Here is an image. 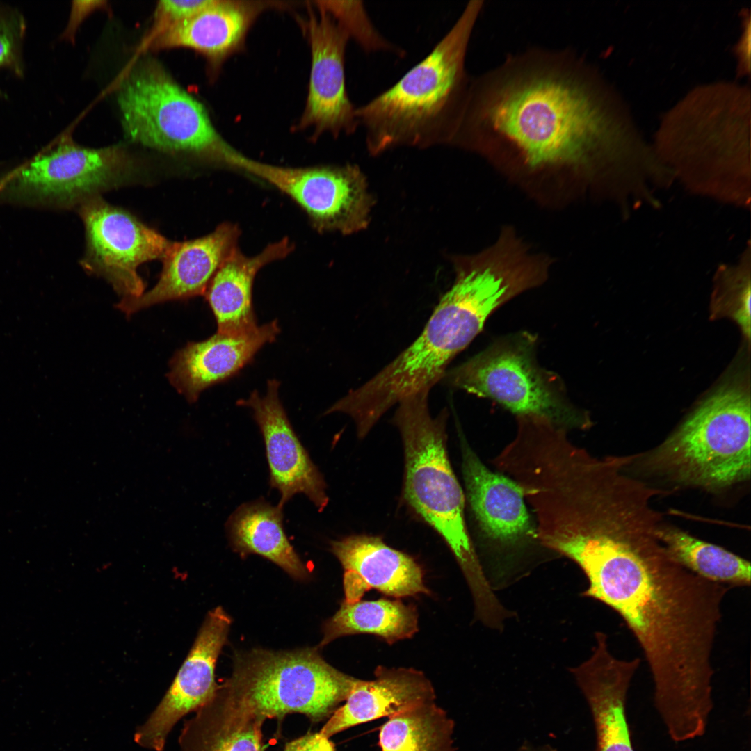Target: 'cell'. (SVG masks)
Returning a JSON list of instances; mask_svg holds the SVG:
<instances>
[{
	"mask_svg": "<svg viewBox=\"0 0 751 751\" xmlns=\"http://www.w3.org/2000/svg\"><path fill=\"white\" fill-rule=\"evenodd\" d=\"M79 213L86 241L83 268L105 278L123 298L141 296L145 286L138 267L163 259L171 242L97 195L83 201Z\"/></svg>",
	"mask_w": 751,
	"mask_h": 751,
	"instance_id": "12",
	"label": "cell"
},
{
	"mask_svg": "<svg viewBox=\"0 0 751 751\" xmlns=\"http://www.w3.org/2000/svg\"><path fill=\"white\" fill-rule=\"evenodd\" d=\"M265 720L224 685L186 720L178 742L181 751H264Z\"/></svg>",
	"mask_w": 751,
	"mask_h": 751,
	"instance_id": "24",
	"label": "cell"
},
{
	"mask_svg": "<svg viewBox=\"0 0 751 751\" xmlns=\"http://www.w3.org/2000/svg\"><path fill=\"white\" fill-rule=\"evenodd\" d=\"M572 560L588 581L582 595L617 613L638 643L663 724L681 727L706 719L713 707L712 652L732 588L675 561L655 530L595 543Z\"/></svg>",
	"mask_w": 751,
	"mask_h": 751,
	"instance_id": "2",
	"label": "cell"
},
{
	"mask_svg": "<svg viewBox=\"0 0 751 751\" xmlns=\"http://www.w3.org/2000/svg\"><path fill=\"white\" fill-rule=\"evenodd\" d=\"M280 382L269 380L267 391H257L237 404L250 407L263 436L270 471V485L280 494L278 506L298 493L306 495L322 512L328 503L326 483L299 440L280 401Z\"/></svg>",
	"mask_w": 751,
	"mask_h": 751,
	"instance_id": "15",
	"label": "cell"
},
{
	"mask_svg": "<svg viewBox=\"0 0 751 751\" xmlns=\"http://www.w3.org/2000/svg\"><path fill=\"white\" fill-rule=\"evenodd\" d=\"M611 95L572 52L529 49L471 78L449 145L502 149L533 168H606L627 190L642 176L645 148Z\"/></svg>",
	"mask_w": 751,
	"mask_h": 751,
	"instance_id": "1",
	"label": "cell"
},
{
	"mask_svg": "<svg viewBox=\"0 0 751 751\" xmlns=\"http://www.w3.org/2000/svg\"><path fill=\"white\" fill-rule=\"evenodd\" d=\"M240 170L286 195L320 232L351 234L366 229L374 199L366 179L356 165L286 167L246 156Z\"/></svg>",
	"mask_w": 751,
	"mask_h": 751,
	"instance_id": "11",
	"label": "cell"
},
{
	"mask_svg": "<svg viewBox=\"0 0 751 751\" xmlns=\"http://www.w3.org/2000/svg\"><path fill=\"white\" fill-rule=\"evenodd\" d=\"M483 1L467 3L430 53L393 86L357 106L369 152L449 145L471 77L466 57Z\"/></svg>",
	"mask_w": 751,
	"mask_h": 751,
	"instance_id": "4",
	"label": "cell"
},
{
	"mask_svg": "<svg viewBox=\"0 0 751 751\" xmlns=\"http://www.w3.org/2000/svg\"><path fill=\"white\" fill-rule=\"evenodd\" d=\"M0 94H1V91H0Z\"/></svg>",
	"mask_w": 751,
	"mask_h": 751,
	"instance_id": "35",
	"label": "cell"
},
{
	"mask_svg": "<svg viewBox=\"0 0 751 751\" xmlns=\"http://www.w3.org/2000/svg\"><path fill=\"white\" fill-rule=\"evenodd\" d=\"M357 680L327 663L316 647L239 653L224 684L264 720L298 713L318 722L345 702Z\"/></svg>",
	"mask_w": 751,
	"mask_h": 751,
	"instance_id": "9",
	"label": "cell"
},
{
	"mask_svg": "<svg viewBox=\"0 0 751 751\" xmlns=\"http://www.w3.org/2000/svg\"><path fill=\"white\" fill-rule=\"evenodd\" d=\"M506 302L502 284L490 273L476 268L458 272L419 337L372 378L337 401L330 412L349 415L363 438L393 405L430 391L451 361Z\"/></svg>",
	"mask_w": 751,
	"mask_h": 751,
	"instance_id": "3",
	"label": "cell"
},
{
	"mask_svg": "<svg viewBox=\"0 0 751 751\" xmlns=\"http://www.w3.org/2000/svg\"><path fill=\"white\" fill-rule=\"evenodd\" d=\"M240 235L238 225L227 222L200 238L171 242L156 284L138 298H122L116 307L129 316L156 304L204 295L220 266L239 248Z\"/></svg>",
	"mask_w": 751,
	"mask_h": 751,
	"instance_id": "17",
	"label": "cell"
},
{
	"mask_svg": "<svg viewBox=\"0 0 751 751\" xmlns=\"http://www.w3.org/2000/svg\"><path fill=\"white\" fill-rule=\"evenodd\" d=\"M537 336L521 331L502 337L464 363L447 370L446 383L492 399L518 416L549 419L567 430L590 427L589 415L574 405L561 378L540 366Z\"/></svg>",
	"mask_w": 751,
	"mask_h": 751,
	"instance_id": "8",
	"label": "cell"
},
{
	"mask_svg": "<svg viewBox=\"0 0 751 751\" xmlns=\"http://www.w3.org/2000/svg\"><path fill=\"white\" fill-rule=\"evenodd\" d=\"M418 631L415 607L399 600L380 599L342 602L339 609L323 626L322 648L341 636L354 634L377 636L391 645L412 638Z\"/></svg>",
	"mask_w": 751,
	"mask_h": 751,
	"instance_id": "26",
	"label": "cell"
},
{
	"mask_svg": "<svg viewBox=\"0 0 751 751\" xmlns=\"http://www.w3.org/2000/svg\"><path fill=\"white\" fill-rule=\"evenodd\" d=\"M214 0H165L158 2L153 27L147 40L170 26L191 17L210 6Z\"/></svg>",
	"mask_w": 751,
	"mask_h": 751,
	"instance_id": "32",
	"label": "cell"
},
{
	"mask_svg": "<svg viewBox=\"0 0 751 751\" xmlns=\"http://www.w3.org/2000/svg\"><path fill=\"white\" fill-rule=\"evenodd\" d=\"M280 331L275 320L248 332H216L206 340L188 343L170 360L168 379L189 403H194L203 390L237 373Z\"/></svg>",
	"mask_w": 751,
	"mask_h": 751,
	"instance_id": "20",
	"label": "cell"
},
{
	"mask_svg": "<svg viewBox=\"0 0 751 751\" xmlns=\"http://www.w3.org/2000/svg\"><path fill=\"white\" fill-rule=\"evenodd\" d=\"M374 677L368 681L358 679L345 703L323 726L321 734L330 738L350 727L435 701L432 683L419 670L378 666Z\"/></svg>",
	"mask_w": 751,
	"mask_h": 751,
	"instance_id": "21",
	"label": "cell"
},
{
	"mask_svg": "<svg viewBox=\"0 0 751 751\" xmlns=\"http://www.w3.org/2000/svg\"><path fill=\"white\" fill-rule=\"evenodd\" d=\"M591 656L572 668L590 708L596 734V751H634L626 716V701L640 659L615 657L610 652L607 635L595 633Z\"/></svg>",
	"mask_w": 751,
	"mask_h": 751,
	"instance_id": "16",
	"label": "cell"
},
{
	"mask_svg": "<svg viewBox=\"0 0 751 751\" xmlns=\"http://www.w3.org/2000/svg\"><path fill=\"white\" fill-rule=\"evenodd\" d=\"M232 620L220 607L209 611L194 643L165 694L134 740L141 748L163 751L170 732L186 715L196 711L216 694L215 668Z\"/></svg>",
	"mask_w": 751,
	"mask_h": 751,
	"instance_id": "13",
	"label": "cell"
},
{
	"mask_svg": "<svg viewBox=\"0 0 751 751\" xmlns=\"http://www.w3.org/2000/svg\"><path fill=\"white\" fill-rule=\"evenodd\" d=\"M518 751H551L545 748H534L530 745L522 746Z\"/></svg>",
	"mask_w": 751,
	"mask_h": 751,
	"instance_id": "34",
	"label": "cell"
},
{
	"mask_svg": "<svg viewBox=\"0 0 751 751\" xmlns=\"http://www.w3.org/2000/svg\"><path fill=\"white\" fill-rule=\"evenodd\" d=\"M306 24L312 66L306 106L300 128H314L317 138L352 134L360 127L356 108L346 86L345 58L349 38L335 20L316 6Z\"/></svg>",
	"mask_w": 751,
	"mask_h": 751,
	"instance_id": "14",
	"label": "cell"
},
{
	"mask_svg": "<svg viewBox=\"0 0 751 751\" xmlns=\"http://www.w3.org/2000/svg\"><path fill=\"white\" fill-rule=\"evenodd\" d=\"M284 751H335L329 738L319 732L308 733L286 743Z\"/></svg>",
	"mask_w": 751,
	"mask_h": 751,
	"instance_id": "33",
	"label": "cell"
},
{
	"mask_svg": "<svg viewBox=\"0 0 751 751\" xmlns=\"http://www.w3.org/2000/svg\"><path fill=\"white\" fill-rule=\"evenodd\" d=\"M118 103L132 141L236 170L241 154L218 134L202 104L157 62L145 60L134 67L120 86Z\"/></svg>",
	"mask_w": 751,
	"mask_h": 751,
	"instance_id": "7",
	"label": "cell"
},
{
	"mask_svg": "<svg viewBox=\"0 0 751 751\" xmlns=\"http://www.w3.org/2000/svg\"><path fill=\"white\" fill-rule=\"evenodd\" d=\"M455 724L435 701L388 718L379 732L381 751H456Z\"/></svg>",
	"mask_w": 751,
	"mask_h": 751,
	"instance_id": "28",
	"label": "cell"
},
{
	"mask_svg": "<svg viewBox=\"0 0 751 751\" xmlns=\"http://www.w3.org/2000/svg\"><path fill=\"white\" fill-rule=\"evenodd\" d=\"M282 510L261 499L244 503L228 519V536L233 549L242 556L259 555L293 578L305 579L308 571L286 537Z\"/></svg>",
	"mask_w": 751,
	"mask_h": 751,
	"instance_id": "25",
	"label": "cell"
},
{
	"mask_svg": "<svg viewBox=\"0 0 751 751\" xmlns=\"http://www.w3.org/2000/svg\"><path fill=\"white\" fill-rule=\"evenodd\" d=\"M26 26L16 10L0 6V69L9 70L18 76L24 73L22 43Z\"/></svg>",
	"mask_w": 751,
	"mask_h": 751,
	"instance_id": "31",
	"label": "cell"
},
{
	"mask_svg": "<svg viewBox=\"0 0 751 751\" xmlns=\"http://www.w3.org/2000/svg\"><path fill=\"white\" fill-rule=\"evenodd\" d=\"M131 160L120 146L91 149L65 136L0 177V202L68 208L118 184Z\"/></svg>",
	"mask_w": 751,
	"mask_h": 751,
	"instance_id": "10",
	"label": "cell"
},
{
	"mask_svg": "<svg viewBox=\"0 0 751 751\" xmlns=\"http://www.w3.org/2000/svg\"><path fill=\"white\" fill-rule=\"evenodd\" d=\"M429 391L410 396L398 405L394 417L405 455L404 496L408 504L446 542L476 601L492 590L470 539L465 519V496L449 460L446 412L433 417Z\"/></svg>",
	"mask_w": 751,
	"mask_h": 751,
	"instance_id": "5",
	"label": "cell"
},
{
	"mask_svg": "<svg viewBox=\"0 0 751 751\" xmlns=\"http://www.w3.org/2000/svg\"><path fill=\"white\" fill-rule=\"evenodd\" d=\"M293 243L287 238L266 245L254 256L235 249L220 266L204 294L216 320L217 332L239 334L258 325L252 305V286L267 264L288 256Z\"/></svg>",
	"mask_w": 751,
	"mask_h": 751,
	"instance_id": "23",
	"label": "cell"
},
{
	"mask_svg": "<svg viewBox=\"0 0 751 751\" xmlns=\"http://www.w3.org/2000/svg\"><path fill=\"white\" fill-rule=\"evenodd\" d=\"M316 6L326 11L366 54L388 52L401 56L405 51L378 30L362 1H317Z\"/></svg>",
	"mask_w": 751,
	"mask_h": 751,
	"instance_id": "30",
	"label": "cell"
},
{
	"mask_svg": "<svg viewBox=\"0 0 751 751\" xmlns=\"http://www.w3.org/2000/svg\"><path fill=\"white\" fill-rule=\"evenodd\" d=\"M751 244L747 245L735 264L718 266L713 280V312L729 316L739 325L745 339L750 338Z\"/></svg>",
	"mask_w": 751,
	"mask_h": 751,
	"instance_id": "29",
	"label": "cell"
},
{
	"mask_svg": "<svg viewBox=\"0 0 751 751\" xmlns=\"http://www.w3.org/2000/svg\"><path fill=\"white\" fill-rule=\"evenodd\" d=\"M750 396L722 385L643 459L649 471L678 484L718 492L750 477Z\"/></svg>",
	"mask_w": 751,
	"mask_h": 751,
	"instance_id": "6",
	"label": "cell"
},
{
	"mask_svg": "<svg viewBox=\"0 0 751 751\" xmlns=\"http://www.w3.org/2000/svg\"><path fill=\"white\" fill-rule=\"evenodd\" d=\"M658 537L671 558L697 576L732 588L750 586V563L743 557L672 526L661 524Z\"/></svg>",
	"mask_w": 751,
	"mask_h": 751,
	"instance_id": "27",
	"label": "cell"
},
{
	"mask_svg": "<svg viewBox=\"0 0 751 751\" xmlns=\"http://www.w3.org/2000/svg\"><path fill=\"white\" fill-rule=\"evenodd\" d=\"M462 469L467 495L484 535L501 547H515L537 540L521 486L503 474L492 471L460 436Z\"/></svg>",
	"mask_w": 751,
	"mask_h": 751,
	"instance_id": "18",
	"label": "cell"
},
{
	"mask_svg": "<svg viewBox=\"0 0 751 751\" xmlns=\"http://www.w3.org/2000/svg\"><path fill=\"white\" fill-rule=\"evenodd\" d=\"M330 546L344 570L346 603L361 600L371 589L396 598L430 593L422 569L414 558L379 537L350 535L332 541Z\"/></svg>",
	"mask_w": 751,
	"mask_h": 751,
	"instance_id": "19",
	"label": "cell"
},
{
	"mask_svg": "<svg viewBox=\"0 0 751 751\" xmlns=\"http://www.w3.org/2000/svg\"><path fill=\"white\" fill-rule=\"evenodd\" d=\"M263 6L214 0L202 10L146 42L152 49L187 47L203 55L216 67L239 50L253 19Z\"/></svg>",
	"mask_w": 751,
	"mask_h": 751,
	"instance_id": "22",
	"label": "cell"
}]
</instances>
